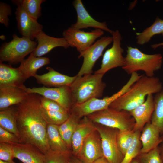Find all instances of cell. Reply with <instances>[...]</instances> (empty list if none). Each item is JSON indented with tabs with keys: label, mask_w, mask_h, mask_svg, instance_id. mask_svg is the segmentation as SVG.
Instances as JSON below:
<instances>
[{
	"label": "cell",
	"mask_w": 163,
	"mask_h": 163,
	"mask_svg": "<svg viewBox=\"0 0 163 163\" xmlns=\"http://www.w3.org/2000/svg\"><path fill=\"white\" fill-rule=\"evenodd\" d=\"M40 96L29 94L26 99L16 105V117L21 143L33 145L44 154L50 149L46 136L48 123L41 110Z\"/></svg>",
	"instance_id": "obj_1"
},
{
	"label": "cell",
	"mask_w": 163,
	"mask_h": 163,
	"mask_svg": "<svg viewBox=\"0 0 163 163\" xmlns=\"http://www.w3.org/2000/svg\"><path fill=\"white\" fill-rule=\"evenodd\" d=\"M162 90V84L158 78L142 75L126 92L112 103L109 107L129 112L143 103L149 94H156Z\"/></svg>",
	"instance_id": "obj_2"
},
{
	"label": "cell",
	"mask_w": 163,
	"mask_h": 163,
	"mask_svg": "<svg viewBox=\"0 0 163 163\" xmlns=\"http://www.w3.org/2000/svg\"><path fill=\"white\" fill-rule=\"evenodd\" d=\"M104 75L94 73L82 76L77 75L75 80L69 87L72 105L93 98L101 97L106 87V84L102 81Z\"/></svg>",
	"instance_id": "obj_3"
},
{
	"label": "cell",
	"mask_w": 163,
	"mask_h": 163,
	"mask_svg": "<svg viewBox=\"0 0 163 163\" xmlns=\"http://www.w3.org/2000/svg\"><path fill=\"white\" fill-rule=\"evenodd\" d=\"M127 48L125 64L122 68L128 74L142 71L146 76L152 77L154 76L155 71L161 68L163 58L161 54H146L131 46Z\"/></svg>",
	"instance_id": "obj_4"
},
{
	"label": "cell",
	"mask_w": 163,
	"mask_h": 163,
	"mask_svg": "<svg viewBox=\"0 0 163 163\" xmlns=\"http://www.w3.org/2000/svg\"><path fill=\"white\" fill-rule=\"evenodd\" d=\"M12 37L11 41L3 43L0 49V62H6L10 65L20 63L37 45V42L26 37H20L15 34Z\"/></svg>",
	"instance_id": "obj_5"
},
{
	"label": "cell",
	"mask_w": 163,
	"mask_h": 163,
	"mask_svg": "<svg viewBox=\"0 0 163 163\" xmlns=\"http://www.w3.org/2000/svg\"><path fill=\"white\" fill-rule=\"evenodd\" d=\"M87 117L94 123L119 130H133L135 124L129 112L109 107Z\"/></svg>",
	"instance_id": "obj_6"
},
{
	"label": "cell",
	"mask_w": 163,
	"mask_h": 163,
	"mask_svg": "<svg viewBox=\"0 0 163 163\" xmlns=\"http://www.w3.org/2000/svg\"><path fill=\"white\" fill-rule=\"evenodd\" d=\"M136 80L134 77H131L120 90L110 96L105 97L103 99L94 98L82 104L74 105L69 113H73L81 118L94 113L105 109L108 108L114 101L126 92Z\"/></svg>",
	"instance_id": "obj_7"
},
{
	"label": "cell",
	"mask_w": 163,
	"mask_h": 163,
	"mask_svg": "<svg viewBox=\"0 0 163 163\" xmlns=\"http://www.w3.org/2000/svg\"><path fill=\"white\" fill-rule=\"evenodd\" d=\"M96 126L101 137L103 156L109 163H120L124 155L117 145L118 130L101 125Z\"/></svg>",
	"instance_id": "obj_8"
},
{
	"label": "cell",
	"mask_w": 163,
	"mask_h": 163,
	"mask_svg": "<svg viewBox=\"0 0 163 163\" xmlns=\"http://www.w3.org/2000/svg\"><path fill=\"white\" fill-rule=\"evenodd\" d=\"M104 34V31L100 29L85 32L71 26L63 31L62 36L69 46L76 48L81 54L89 48L97 39Z\"/></svg>",
	"instance_id": "obj_9"
},
{
	"label": "cell",
	"mask_w": 163,
	"mask_h": 163,
	"mask_svg": "<svg viewBox=\"0 0 163 163\" xmlns=\"http://www.w3.org/2000/svg\"><path fill=\"white\" fill-rule=\"evenodd\" d=\"M112 35L113 45L105 52L101 67L94 72L95 73L104 75L112 69L119 67H122L124 65V57L122 55L124 50L121 47V35L118 30L113 31Z\"/></svg>",
	"instance_id": "obj_10"
},
{
	"label": "cell",
	"mask_w": 163,
	"mask_h": 163,
	"mask_svg": "<svg viewBox=\"0 0 163 163\" xmlns=\"http://www.w3.org/2000/svg\"><path fill=\"white\" fill-rule=\"evenodd\" d=\"M113 41L112 37H101L84 52L80 54L78 58H83L81 67L77 75L82 76L92 74L93 68L97 60L102 55L104 50Z\"/></svg>",
	"instance_id": "obj_11"
},
{
	"label": "cell",
	"mask_w": 163,
	"mask_h": 163,
	"mask_svg": "<svg viewBox=\"0 0 163 163\" xmlns=\"http://www.w3.org/2000/svg\"><path fill=\"white\" fill-rule=\"evenodd\" d=\"M28 94H36L54 101L69 113L73 104L69 87L48 88L45 86L24 89Z\"/></svg>",
	"instance_id": "obj_12"
},
{
	"label": "cell",
	"mask_w": 163,
	"mask_h": 163,
	"mask_svg": "<svg viewBox=\"0 0 163 163\" xmlns=\"http://www.w3.org/2000/svg\"><path fill=\"white\" fill-rule=\"evenodd\" d=\"M76 156L84 163H91L103 156L101 139L97 130L85 139Z\"/></svg>",
	"instance_id": "obj_13"
},
{
	"label": "cell",
	"mask_w": 163,
	"mask_h": 163,
	"mask_svg": "<svg viewBox=\"0 0 163 163\" xmlns=\"http://www.w3.org/2000/svg\"><path fill=\"white\" fill-rule=\"evenodd\" d=\"M15 12L17 27L22 37L33 40L43 31V26L30 16L19 5Z\"/></svg>",
	"instance_id": "obj_14"
},
{
	"label": "cell",
	"mask_w": 163,
	"mask_h": 163,
	"mask_svg": "<svg viewBox=\"0 0 163 163\" xmlns=\"http://www.w3.org/2000/svg\"><path fill=\"white\" fill-rule=\"evenodd\" d=\"M77 14L76 22L71 26L81 30L89 27L100 29L112 34L113 32L109 29L105 22H100L94 19L88 12L81 0H75L72 2Z\"/></svg>",
	"instance_id": "obj_15"
},
{
	"label": "cell",
	"mask_w": 163,
	"mask_h": 163,
	"mask_svg": "<svg viewBox=\"0 0 163 163\" xmlns=\"http://www.w3.org/2000/svg\"><path fill=\"white\" fill-rule=\"evenodd\" d=\"M11 144L14 157L23 163H46L44 154L35 146L24 143Z\"/></svg>",
	"instance_id": "obj_16"
},
{
	"label": "cell",
	"mask_w": 163,
	"mask_h": 163,
	"mask_svg": "<svg viewBox=\"0 0 163 163\" xmlns=\"http://www.w3.org/2000/svg\"><path fill=\"white\" fill-rule=\"evenodd\" d=\"M46 69L47 73L42 75L37 74L34 77L38 83L47 87H70L77 77V75L71 77L60 73L51 67H47Z\"/></svg>",
	"instance_id": "obj_17"
},
{
	"label": "cell",
	"mask_w": 163,
	"mask_h": 163,
	"mask_svg": "<svg viewBox=\"0 0 163 163\" xmlns=\"http://www.w3.org/2000/svg\"><path fill=\"white\" fill-rule=\"evenodd\" d=\"M154 108V97L149 94L143 103L129 112L135 121L133 130L140 131L143 128L151 119Z\"/></svg>",
	"instance_id": "obj_18"
},
{
	"label": "cell",
	"mask_w": 163,
	"mask_h": 163,
	"mask_svg": "<svg viewBox=\"0 0 163 163\" xmlns=\"http://www.w3.org/2000/svg\"><path fill=\"white\" fill-rule=\"evenodd\" d=\"M35 39L37 45L32 53L36 57H42L56 47H61L67 49L69 47L64 37H51L46 34L43 31L37 35Z\"/></svg>",
	"instance_id": "obj_19"
},
{
	"label": "cell",
	"mask_w": 163,
	"mask_h": 163,
	"mask_svg": "<svg viewBox=\"0 0 163 163\" xmlns=\"http://www.w3.org/2000/svg\"><path fill=\"white\" fill-rule=\"evenodd\" d=\"M29 94L20 88L0 85V110L16 105L26 99Z\"/></svg>",
	"instance_id": "obj_20"
},
{
	"label": "cell",
	"mask_w": 163,
	"mask_h": 163,
	"mask_svg": "<svg viewBox=\"0 0 163 163\" xmlns=\"http://www.w3.org/2000/svg\"><path fill=\"white\" fill-rule=\"evenodd\" d=\"M96 130L95 124L87 116L80 121L72 138V153L74 155H77L85 139Z\"/></svg>",
	"instance_id": "obj_21"
},
{
	"label": "cell",
	"mask_w": 163,
	"mask_h": 163,
	"mask_svg": "<svg viewBox=\"0 0 163 163\" xmlns=\"http://www.w3.org/2000/svg\"><path fill=\"white\" fill-rule=\"evenodd\" d=\"M27 79L18 68L0 62V85L14 86L24 89V83Z\"/></svg>",
	"instance_id": "obj_22"
},
{
	"label": "cell",
	"mask_w": 163,
	"mask_h": 163,
	"mask_svg": "<svg viewBox=\"0 0 163 163\" xmlns=\"http://www.w3.org/2000/svg\"><path fill=\"white\" fill-rule=\"evenodd\" d=\"M158 129L151 123H147L142 129L140 136L142 144L140 154L146 153L158 146L163 139Z\"/></svg>",
	"instance_id": "obj_23"
},
{
	"label": "cell",
	"mask_w": 163,
	"mask_h": 163,
	"mask_svg": "<svg viewBox=\"0 0 163 163\" xmlns=\"http://www.w3.org/2000/svg\"><path fill=\"white\" fill-rule=\"evenodd\" d=\"M50 59L47 57L35 56L31 53L27 59L23 60L18 68L26 79L37 74V70L49 64Z\"/></svg>",
	"instance_id": "obj_24"
},
{
	"label": "cell",
	"mask_w": 163,
	"mask_h": 163,
	"mask_svg": "<svg viewBox=\"0 0 163 163\" xmlns=\"http://www.w3.org/2000/svg\"><path fill=\"white\" fill-rule=\"evenodd\" d=\"M59 126L58 125L47 124L46 136L50 149L56 152L70 154V149L60 133Z\"/></svg>",
	"instance_id": "obj_25"
},
{
	"label": "cell",
	"mask_w": 163,
	"mask_h": 163,
	"mask_svg": "<svg viewBox=\"0 0 163 163\" xmlns=\"http://www.w3.org/2000/svg\"><path fill=\"white\" fill-rule=\"evenodd\" d=\"M0 127L14 134L20 140L16 123L15 107L11 106L0 110Z\"/></svg>",
	"instance_id": "obj_26"
},
{
	"label": "cell",
	"mask_w": 163,
	"mask_h": 163,
	"mask_svg": "<svg viewBox=\"0 0 163 163\" xmlns=\"http://www.w3.org/2000/svg\"><path fill=\"white\" fill-rule=\"evenodd\" d=\"M137 43L143 45L148 43L156 34L163 36V20L157 17L152 24L141 33H136Z\"/></svg>",
	"instance_id": "obj_27"
},
{
	"label": "cell",
	"mask_w": 163,
	"mask_h": 163,
	"mask_svg": "<svg viewBox=\"0 0 163 163\" xmlns=\"http://www.w3.org/2000/svg\"><path fill=\"white\" fill-rule=\"evenodd\" d=\"M154 110L151 118V123L163 134V90L154 97Z\"/></svg>",
	"instance_id": "obj_28"
},
{
	"label": "cell",
	"mask_w": 163,
	"mask_h": 163,
	"mask_svg": "<svg viewBox=\"0 0 163 163\" xmlns=\"http://www.w3.org/2000/svg\"><path fill=\"white\" fill-rule=\"evenodd\" d=\"M45 1L44 0L12 1L13 4L19 5L30 16L37 20L41 14V4Z\"/></svg>",
	"instance_id": "obj_29"
},
{
	"label": "cell",
	"mask_w": 163,
	"mask_h": 163,
	"mask_svg": "<svg viewBox=\"0 0 163 163\" xmlns=\"http://www.w3.org/2000/svg\"><path fill=\"white\" fill-rule=\"evenodd\" d=\"M140 131H134L132 143L126 151L120 163H131L134 158L140 154L142 144L140 140Z\"/></svg>",
	"instance_id": "obj_30"
},
{
	"label": "cell",
	"mask_w": 163,
	"mask_h": 163,
	"mask_svg": "<svg viewBox=\"0 0 163 163\" xmlns=\"http://www.w3.org/2000/svg\"><path fill=\"white\" fill-rule=\"evenodd\" d=\"M134 136L133 130H118L117 142L119 148L124 156L126 151L132 143Z\"/></svg>",
	"instance_id": "obj_31"
},
{
	"label": "cell",
	"mask_w": 163,
	"mask_h": 163,
	"mask_svg": "<svg viewBox=\"0 0 163 163\" xmlns=\"http://www.w3.org/2000/svg\"><path fill=\"white\" fill-rule=\"evenodd\" d=\"M41 108L44 117L48 124L59 125L66 120L69 116V113L68 112L47 110L41 107Z\"/></svg>",
	"instance_id": "obj_32"
},
{
	"label": "cell",
	"mask_w": 163,
	"mask_h": 163,
	"mask_svg": "<svg viewBox=\"0 0 163 163\" xmlns=\"http://www.w3.org/2000/svg\"><path fill=\"white\" fill-rule=\"evenodd\" d=\"M46 163H69L71 154L63 153L50 149L45 154Z\"/></svg>",
	"instance_id": "obj_33"
},
{
	"label": "cell",
	"mask_w": 163,
	"mask_h": 163,
	"mask_svg": "<svg viewBox=\"0 0 163 163\" xmlns=\"http://www.w3.org/2000/svg\"><path fill=\"white\" fill-rule=\"evenodd\" d=\"M140 154L139 163H163L158 146L146 153Z\"/></svg>",
	"instance_id": "obj_34"
},
{
	"label": "cell",
	"mask_w": 163,
	"mask_h": 163,
	"mask_svg": "<svg viewBox=\"0 0 163 163\" xmlns=\"http://www.w3.org/2000/svg\"><path fill=\"white\" fill-rule=\"evenodd\" d=\"M40 100L41 107L46 110L69 113L59 104L54 101L41 96H40Z\"/></svg>",
	"instance_id": "obj_35"
},
{
	"label": "cell",
	"mask_w": 163,
	"mask_h": 163,
	"mask_svg": "<svg viewBox=\"0 0 163 163\" xmlns=\"http://www.w3.org/2000/svg\"><path fill=\"white\" fill-rule=\"evenodd\" d=\"M14 158L12 144L0 143V160L12 161Z\"/></svg>",
	"instance_id": "obj_36"
},
{
	"label": "cell",
	"mask_w": 163,
	"mask_h": 163,
	"mask_svg": "<svg viewBox=\"0 0 163 163\" xmlns=\"http://www.w3.org/2000/svg\"><path fill=\"white\" fill-rule=\"evenodd\" d=\"M11 9L7 3L0 2V23L8 27L9 25V16L11 15Z\"/></svg>",
	"instance_id": "obj_37"
},
{
	"label": "cell",
	"mask_w": 163,
	"mask_h": 163,
	"mask_svg": "<svg viewBox=\"0 0 163 163\" xmlns=\"http://www.w3.org/2000/svg\"><path fill=\"white\" fill-rule=\"evenodd\" d=\"M0 143H22L14 134L0 127Z\"/></svg>",
	"instance_id": "obj_38"
},
{
	"label": "cell",
	"mask_w": 163,
	"mask_h": 163,
	"mask_svg": "<svg viewBox=\"0 0 163 163\" xmlns=\"http://www.w3.org/2000/svg\"><path fill=\"white\" fill-rule=\"evenodd\" d=\"M91 163H109L105 158L103 156L96 160Z\"/></svg>",
	"instance_id": "obj_39"
},
{
	"label": "cell",
	"mask_w": 163,
	"mask_h": 163,
	"mask_svg": "<svg viewBox=\"0 0 163 163\" xmlns=\"http://www.w3.org/2000/svg\"><path fill=\"white\" fill-rule=\"evenodd\" d=\"M69 163H84L78 158L75 157L70 158Z\"/></svg>",
	"instance_id": "obj_40"
},
{
	"label": "cell",
	"mask_w": 163,
	"mask_h": 163,
	"mask_svg": "<svg viewBox=\"0 0 163 163\" xmlns=\"http://www.w3.org/2000/svg\"><path fill=\"white\" fill-rule=\"evenodd\" d=\"M163 47V42L157 43L152 45H151V47L152 48L155 49L159 47Z\"/></svg>",
	"instance_id": "obj_41"
},
{
	"label": "cell",
	"mask_w": 163,
	"mask_h": 163,
	"mask_svg": "<svg viewBox=\"0 0 163 163\" xmlns=\"http://www.w3.org/2000/svg\"><path fill=\"white\" fill-rule=\"evenodd\" d=\"M163 141L162 142V144L161 146L159 147L161 155L162 158V160H163V136L162 137Z\"/></svg>",
	"instance_id": "obj_42"
},
{
	"label": "cell",
	"mask_w": 163,
	"mask_h": 163,
	"mask_svg": "<svg viewBox=\"0 0 163 163\" xmlns=\"http://www.w3.org/2000/svg\"><path fill=\"white\" fill-rule=\"evenodd\" d=\"M0 163H16L14 161H7L0 160Z\"/></svg>",
	"instance_id": "obj_43"
},
{
	"label": "cell",
	"mask_w": 163,
	"mask_h": 163,
	"mask_svg": "<svg viewBox=\"0 0 163 163\" xmlns=\"http://www.w3.org/2000/svg\"><path fill=\"white\" fill-rule=\"evenodd\" d=\"M131 163H139L137 160H135L134 159L132 161Z\"/></svg>",
	"instance_id": "obj_44"
},
{
	"label": "cell",
	"mask_w": 163,
	"mask_h": 163,
	"mask_svg": "<svg viewBox=\"0 0 163 163\" xmlns=\"http://www.w3.org/2000/svg\"><path fill=\"white\" fill-rule=\"evenodd\" d=\"M0 38L4 40H5V36L3 35H2L0 36Z\"/></svg>",
	"instance_id": "obj_45"
}]
</instances>
